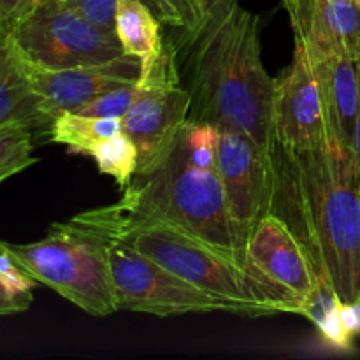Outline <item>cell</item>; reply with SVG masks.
Instances as JSON below:
<instances>
[{"label":"cell","instance_id":"cell-1","mask_svg":"<svg viewBox=\"0 0 360 360\" xmlns=\"http://www.w3.org/2000/svg\"><path fill=\"white\" fill-rule=\"evenodd\" d=\"M269 210L288 225L322 285L341 302L360 299V192L350 155L329 144L288 150L274 144Z\"/></svg>","mask_w":360,"mask_h":360},{"label":"cell","instance_id":"cell-2","mask_svg":"<svg viewBox=\"0 0 360 360\" xmlns=\"http://www.w3.org/2000/svg\"><path fill=\"white\" fill-rule=\"evenodd\" d=\"M181 32L188 120L239 130L271 153L274 79L262 60L259 16L241 0H225L195 30Z\"/></svg>","mask_w":360,"mask_h":360},{"label":"cell","instance_id":"cell-3","mask_svg":"<svg viewBox=\"0 0 360 360\" xmlns=\"http://www.w3.org/2000/svg\"><path fill=\"white\" fill-rule=\"evenodd\" d=\"M112 217L125 220H162L202 239L243 267L241 246L227 210L218 165L195 164L183 137L153 171L136 174L122 199L105 206Z\"/></svg>","mask_w":360,"mask_h":360},{"label":"cell","instance_id":"cell-4","mask_svg":"<svg viewBox=\"0 0 360 360\" xmlns=\"http://www.w3.org/2000/svg\"><path fill=\"white\" fill-rule=\"evenodd\" d=\"M79 217L210 294L221 311L250 319L269 316L253 297L243 267L190 232L169 221L112 217L105 207L84 211Z\"/></svg>","mask_w":360,"mask_h":360},{"label":"cell","instance_id":"cell-5","mask_svg":"<svg viewBox=\"0 0 360 360\" xmlns=\"http://www.w3.org/2000/svg\"><path fill=\"white\" fill-rule=\"evenodd\" d=\"M108 234L77 214L53 224L41 241L9 245L13 259L74 306L102 319L118 311L108 262Z\"/></svg>","mask_w":360,"mask_h":360},{"label":"cell","instance_id":"cell-6","mask_svg":"<svg viewBox=\"0 0 360 360\" xmlns=\"http://www.w3.org/2000/svg\"><path fill=\"white\" fill-rule=\"evenodd\" d=\"M243 271L267 315L308 316L319 294V278L304 246L276 214L266 213L255 225Z\"/></svg>","mask_w":360,"mask_h":360},{"label":"cell","instance_id":"cell-7","mask_svg":"<svg viewBox=\"0 0 360 360\" xmlns=\"http://www.w3.org/2000/svg\"><path fill=\"white\" fill-rule=\"evenodd\" d=\"M13 35L21 53L44 69L97 65L125 55L116 32L94 27L70 0H41Z\"/></svg>","mask_w":360,"mask_h":360},{"label":"cell","instance_id":"cell-8","mask_svg":"<svg viewBox=\"0 0 360 360\" xmlns=\"http://www.w3.org/2000/svg\"><path fill=\"white\" fill-rule=\"evenodd\" d=\"M139 83L143 94L122 122L139 153L136 174H146L167 158L190 116L192 98L179 76L176 42H165L164 55Z\"/></svg>","mask_w":360,"mask_h":360},{"label":"cell","instance_id":"cell-9","mask_svg":"<svg viewBox=\"0 0 360 360\" xmlns=\"http://www.w3.org/2000/svg\"><path fill=\"white\" fill-rule=\"evenodd\" d=\"M105 234L109 239V274L118 311L150 313L162 319L185 313L221 311L217 299L210 294L176 276L116 236Z\"/></svg>","mask_w":360,"mask_h":360},{"label":"cell","instance_id":"cell-10","mask_svg":"<svg viewBox=\"0 0 360 360\" xmlns=\"http://www.w3.org/2000/svg\"><path fill=\"white\" fill-rule=\"evenodd\" d=\"M217 165L227 197L229 217L245 257L253 229L269 210L273 158L246 134L220 129Z\"/></svg>","mask_w":360,"mask_h":360},{"label":"cell","instance_id":"cell-11","mask_svg":"<svg viewBox=\"0 0 360 360\" xmlns=\"http://www.w3.org/2000/svg\"><path fill=\"white\" fill-rule=\"evenodd\" d=\"M274 144L313 150L329 144L319 83L308 56L295 46L290 65L274 79Z\"/></svg>","mask_w":360,"mask_h":360},{"label":"cell","instance_id":"cell-12","mask_svg":"<svg viewBox=\"0 0 360 360\" xmlns=\"http://www.w3.org/2000/svg\"><path fill=\"white\" fill-rule=\"evenodd\" d=\"M27 70L32 84L44 102L46 112L55 120L60 112H77L105 91L137 83L141 77V62L136 56L122 55L97 65L44 69L27 58Z\"/></svg>","mask_w":360,"mask_h":360},{"label":"cell","instance_id":"cell-13","mask_svg":"<svg viewBox=\"0 0 360 360\" xmlns=\"http://www.w3.org/2000/svg\"><path fill=\"white\" fill-rule=\"evenodd\" d=\"M295 46L306 55L360 58V9L355 0H281Z\"/></svg>","mask_w":360,"mask_h":360},{"label":"cell","instance_id":"cell-14","mask_svg":"<svg viewBox=\"0 0 360 360\" xmlns=\"http://www.w3.org/2000/svg\"><path fill=\"white\" fill-rule=\"evenodd\" d=\"M306 56L319 83L329 146L340 153L350 155L360 108L357 60L338 55Z\"/></svg>","mask_w":360,"mask_h":360},{"label":"cell","instance_id":"cell-15","mask_svg":"<svg viewBox=\"0 0 360 360\" xmlns=\"http://www.w3.org/2000/svg\"><path fill=\"white\" fill-rule=\"evenodd\" d=\"M51 116L32 84L27 58L16 44L11 27H0V127L18 125L48 130Z\"/></svg>","mask_w":360,"mask_h":360},{"label":"cell","instance_id":"cell-16","mask_svg":"<svg viewBox=\"0 0 360 360\" xmlns=\"http://www.w3.org/2000/svg\"><path fill=\"white\" fill-rule=\"evenodd\" d=\"M122 132V118H95L72 111L60 112L46 130L49 141L65 144L72 153L83 155H90L95 144L101 143L102 139Z\"/></svg>","mask_w":360,"mask_h":360},{"label":"cell","instance_id":"cell-17","mask_svg":"<svg viewBox=\"0 0 360 360\" xmlns=\"http://www.w3.org/2000/svg\"><path fill=\"white\" fill-rule=\"evenodd\" d=\"M90 157L97 162V167L102 174L115 178L120 190H125L130 185L139 164L136 144L125 132L102 139L101 143L95 144Z\"/></svg>","mask_w":360,"mask_h":360},{"label":"cell","instance_id":"cell-18","mask_svg":"<svg viewBox=\"0 0 360 360\" xmlns=\"http://www.w3.org/2000/svg\"><path fill=\"white\" fill-rule=\"evenodd\" d=\"M35 162L32 130L18 125L0 127V185Z\"/></svg>","mask_w":360,"mask_h":360},{"label":"cell","instance_id":"cell-19","mask_svg":"<svg viewBox=\"0 0 360 360\" xmlns=\"http://www.w3.org/2000/svg\"><path fill=\"white\" fill-rule=\"evenodd\" d=\"M141 94H143V84L139 81L125 84V86L105 91L101 97L83 105L77 112L84 116H95V118H123Z\"/></svg>","mask_w":360,"mask_h":360},{"label":"cell","instance_id":"cell-20","mask_svg":"<svg viewBox=\"0 0 360 360\" xmlns=\"http://www.w3.org/2000/svg\"><path fill=\"white\" fill-rule=\"evenodd\" d=\"M162 23L179 30H195L202 20L193 0H146Z\"/></svg>","mask_w":360,"mask_h":360},{"label":"cell","instance_id":"cell-21","mask_svg":"<svg viewBox=\"0 0 360 360\" xmlns=\"http://www.w3.org/2000/svg\"><path fill=\"white\" fill-rule=\"evenodd\" d=\"M0 280L9 290L20 295H32L37 281L13 259L6 243L0 241Z\"/></svg>","mask_w":360,"mask_h":360},{"label":"cell","instance_id":"cell-22","mask_svg":"<svg viewBox=\"0 0 360 360\" xmlns=\"http://www.w3.org/2000/svg\"><path fill=\"white\" fill-rule=\"evenodd\" d=\"M77 13L101 30L116 32L118 0H70Z\"/></svg>","mask_w":360,"mask_h":360},{"label":"cell","instance_id":"cell-23","mask_svg":"<svg viewBox=\"0 0 360 360\" xmlns=\"http://www.w3.org/2000/svg\"><path fill=\"white\" fill-rule=\"evenodd\" d=\"M35 6V0H0V27L13 28Z\"/></svg>","mask_w":360,"mask_h":360},{"label":"cell","instance_id":"cell-24","mask_svg":"<svg viewBox=\"0 0 360 360\" xmlns=\"http://www.w3.org/2000/svg\"><path fill=\"white\" fill-rule=\"evenodd\" d=\"M32 301H34V295L14 294V292L9 290V288L4 285V281L0 280V316L27 311V309L30 308Z\"/></svg>","mask_w":360,"mask_h":360},{"label":"cell","instance_id":"cell-25","mask_svg":"<svg viewBox=\"0 0 360 360\" xmlns=\"http://www.w3.org/2000/svg\"><path fill=\"white\" fill-rule=\"evenodd\" d=\"M357 63H359V77H360V58L357 60ZM350 157H352V162H354V169H355V178H357V185H359V192H360V108H359L357 125H355L354 144H352Z\"/></svg>","mask_w":360,"mask_h":360},{"label":"cell","instance_id":"cell-26","mask_svg":"<svg viewBox=\"0 0 360 360\" xmlns=\"http://www.w3.org/2000/svg\"><path fill=\"white\" fill-rule=\"evenodd\" d=\"M193 2H195L197 11H199L200 20L204 21L211 13H213L214 9H217L218 6H221L225 0H193Z\"/></svg>","mask_w":360,"mask_h":360},{"label":"cell","instance_id":"cell-27","mask_svg":"<svg viewBox=\"0 0 360 360\" xmlns=\"http://www.w3.org/2000/svg\"><path fill=\"white\" fill-rule=\"evenodd\" d=\"M355 4H357V6H359V9H360V0H355Z\"/></svg>","mask_w":360,"mask_h":360},{"label":"cell","instance_id":"cell-28","mask_svg":"<svg viewBox=\"0 0 360 360\" xmlns=\"http://www.w3.org/2000/svg\"><path fill=\"white\" fill-rule=\"evenodd\" d=\"M35 2H37V4H39V2H41V0H35Z\"/></svg>","mask_w":360,"mask_h":360}]
</instances>
